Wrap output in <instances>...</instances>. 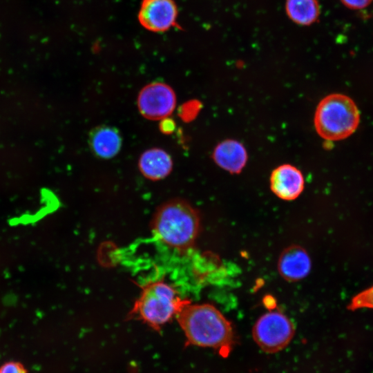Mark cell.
<instances>
[{"instance_id":"obj_13","label":"cell","mask_w":373,"mask_h":373,"mask_svg":"<svg viewBox=\"0 0 373 373\" xmlns=\"http://www.w3.org/2000/svg\"><path fill=\"white\" fill-rule=\"evenodd\" d=\"M286 10L294 22L309 25L317 19L320 9L316 0H287Z\"/></svg>"},{"instance_id":"obj_11","label":"cell","mask_w":373,"mask_h":373,"mask_svg":"<svg viewBox=\"0 0 373 373\" xmlns=\"http://www.w3.org/2000/svg\"><path fill=\"white\" fill-rule=\"evenodd\" d=\"M171 155L164 149L152 148L140 155L138 167L141 173L151 180H160L166 178L173 169Z\"/></svg>"},{"instance_id":"obj_6","label":"cell","mask_w":373,"mask_h":373,"mask_svg":"<svg viewBox=\"0 0 373 373\" xmlns=\"http://www.w3.org/2000/svg\"><path fill=\"white\" fill-rule=\"evenodd\" d=\"M140 114L150 120H162L168 117L176 105L173 89L163 82H152L144 86L137 96Z\"/></svg>"},{"instance_id":"obj_1","label":"cell","mask_w":373,"mask_h":373,"mask_svg":"<svg viewBox=\"0 0 373 373\" xmlns=\"http://www.w3.org/2000/svg\"><path fill=\"white\" fill-rule=\"evenodd\" d=\"M176 316L189 344L211 347L224 356L230 353L235 343L233 329L216 307L189 301Z\"/></svg>"},{"instance_id":"obj_15","label":"cell","mask_w":373,"mask_h":373,"mask_svg":"<svg viewBox=\"0 0 373 373\" xmlns=\"http://www.w3.org/2000/svg\"><path fill=\"white\" fill-rule=\"evenodd\" d=\"M0 373H26V371L21 365L11 362L1 366Z\"/></svg>"},{"instance_id":"obj_9","label":"cell","mask_w":373,"mask_h":373,"mask_svg":"<svg viewBox=\"0 0 373 373\" xmlns=\"http://www.w3.org/2000/svg\"><path fill=\"white\" fill-rule=\"evenodd\" d=\"M312 267L308 253L302 247L294 245L286 248L278 261L280 276L288 281H298L306 277Z\"/></svg>"},{"instance_id":"obj_12","label":"cell","mask_w":373,"mask_h":373,"mask_svg":"<svg viewBox=\"0 0 373 373\" xmlns=\"http://www.w3.org/2000/svg\"><path fill=\"white\" fill-rule=\"evenodd\" d=\"M213 158L223 169L232 173H238L246 164L247 153L240 142L234 140H226L216 146Z\"/></svg>"},{"instance_id":"obj_17","label":"cell","mask_w":373,"mask_h":373,"mask_svg":"<svg viewBox=\"0 0 373 373\" xmlns=\"http://www.w3.org/2000/svg\"><path fill=\"white\" fill-rule=\"evenodd\" d=\"M160 130L164 133H171L175 128L173 121L169 119L167 117L162 119L160 124Z\"/></svg>"},{"instance_id":"obj_16","label":"cell","mask_w":373,"mask_h":373,"mask_svg":"<svg viewBox=\"0 0 373 373\" xmlns=\"http://www.w3.org/2000/svg\"><path fill=\"white\" fill-rule=\"evenodd\" d=\"M342 3L350 9H362L370 4L372 0H341Z\"/></svg>"},{"instance_id":"obj_5","label":"cell","mask_w":373,"mask_h":373,"mask_svg":"<svg viewBox=\"0 0 373 373\" xmlns=\"http://www.w3.org/2000/svg\"><path fill=\"white\" fill-rule=\"evenodd\" d=\"M295 327L291 320L279 311L262 315L255 323L252 334L254 341L265 352L276 353L292 340Z\"/></svg>"},{"instance_id":"obj_8","label":"cell","mask_w":373,"mask_h":373,"mask_svg":"<svg viewBox=\"0 0 373 373\" xmlns=\"http://www.w3.org/2000/svg\"><path fill=\"white\" fill-rule=\"evenodd\" d=\"M304 178L301 171L291 164H283L276 168L270 176V187L279 198L293 200L304 189Z\"/></svg>"},{"instance_id":"obj_7","label":"cell","mask_w":373,"mask_h":373,"mask_svg":"<svg viewBox=\"0 0 373 373\" xmlns=\"http://www.w3.org/2000/svg\"><path fill=\"white\" fill-rule=\"evenodd\" d=\"M177 15V7L173 0H143L138 19L150 31L164 32L175 24Z\"/></svg>"},{"instance_id":"obj_3","label":"cell","mask_w":373,"mask_h":373,"mask_svg":"<svg viewBox=\"0 0 373 373\" xmlns=\"http://www.w3.org/2000/svg\"><path fill=\"white\" fill-rule=\"evenodd\" d=\"M360 115L354 102L343 94H330L318 104L314 126L325 140L336 141L351 135L357 128Z\"/></svg>"},{"instance_id":"obj_10","label":"cell","mask_w":373,"mask_h":373,"mask_svg":"<svg viewBox=\"0 0 373 373\" xmlns=\"http://www.w3.org/2000/svg\"><path fill=\"white\" fill-rule=\"evenodd\" d=\"M88 144L93 153L101 159H111L119 152L122 139L114 127L103 125L95 127L89 134Z\"/></svg>"},{"instance_id":"obj_2","label":"cell","mask_w":373,"mask_h":373,"mask_svg":"<svg viewBox=\"0 0 373 373\" xmlns=\"http://www.w3.org/2000/svg\"><path fill=\"white\" fill-rule=\"evenodd\" d=\"M151 228L155 238L162 242L184 251L195 242L200 229V217L186 200L172 199L157 208Z\"/></svg>"},{"instance_id":"obj_14","label":"cell","mask_w":373,"mask_h":373,"mask_svg":"<svg viewBox=\"0 0 373 373\" xmlns=\"http://www.w3.org/2000/svg\"><path fill=\"white\" fill-rule=\"evenodd\" d=\"M350 310L373 309V285L355 295L347 306Z\"/></svg>"},{"instance_id":"obj_4","label":"cell","mask_w":373,"mask_h":373,"mask_svg":"<svg viewBox=\"0 0 373 373\" xmlns=\"http://www.w3.org/2000/svg\"><path fill=\"white\" fill-rule=\"evenodd\" d=\"M188 302L168 283L151 282L142 288L130 314L153 328H160L176 316Z\"/></svg>"}]
</instances>
